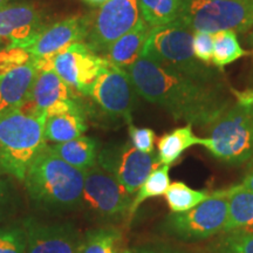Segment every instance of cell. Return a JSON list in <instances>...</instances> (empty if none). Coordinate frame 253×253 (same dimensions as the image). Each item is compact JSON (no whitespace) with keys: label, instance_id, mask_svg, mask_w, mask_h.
<instances>
[{"label":"cell","instance_id":"obj_1","mask_svg":"<svg viewBox=\"0 0 253 253\" xmlns=\"http://www.w3.org/2000/svg\"><path fill=\"white\" fill-rule=\"evenodd\" d=\"M136 93L190 125H213L230 108L216 84L197 80L141 55L126 69Z\"/></svg>","mask_w":253,"mask_h":253},{"label":"cell","instance_id":"obj_2","mask_svg":"<svg viewBox=\"0 0 253 253\" xmlns=\"http://www.w3.org/2000/svg\"><path fill=\"white\" fill-rule=\"evenodd\" d=\"M24 183L38 203L69 209L81 202L84 171L69 166L46 144L28 167Z\"/></svg>","mask_w":253,"mask_h":253},{"label":"cell","instance_id":"obj_3","mask_svg":"<svg viewBox=\"0 0 253 253\" xmlns=\"http://www.w3.org/2000/svg\"><path fill=\"white\" fill-rule=\"evenodd\" d=\"M46 116L20 108L0 113V168L23 181L34 157L45 148Z\"/></svg>","mask_w":253,"mask_h":253},{"label":"cell","instance_id":"obj_4","mask_svg":"<svg viewBox=\"0 0 253 253\" xmlns=\"http://www.w3.org/2000/svg\"><path fill=\"white\" fill-rule=\"evenodd\" d=\"M194 33L177 19L153 27L141 55L197 80L211 81L214 73L195 56Z\"/></svg>","mask_w":253,"mask_h":253},{"label":"cell","instance_id":"obj_5","mask_svg":"<svg viewBox=\"0 0 253 253\" xmlns=\"http://www.w3.org/2000/svg\"><path fill=\"white\" fill-rule=\"evenodd\" d=\"M202 145L224 163H249L253 158V104L236 103L227 108Z\"/></svg>","mask_w":253,"mask_h":253},{"label":"cell","instance_id":"obj_6","mask_svg":"<svg viewBox=\"0 0 253 253\" xmlns=\"http://www.w3.org/2000/svg\"><path fill=\"white\" fill-rule=\"evenodd\" d=\"M177 20L192 32L244 33L253 27V0H181Z\"/></svg>","mask_w":253,"mask_h":253},{"label":"cell","instance_id":"obj_7","mask_svg":"<svg viewBox=\"0 0 253 253\" xmlns=\"http://www.w3.org/2000/svg\"><path fill=\"white\" fill-rule=\"evenodd\" d=\"M229 201L224 191H217L184 212H172L163 223L168 235L176 238L196 242L213 237L223 232L227 220Z\"/></svg>","mask_w":253,"mask_h":253},{"label":"cell","instance_id":"obj_8","mask_svg":"<svg viewBox=\"0 0 253 253\" xmlns=\"http://www.w3.org/2000/svg\"><path fill=\"white\" fill-rule=\"evenodd\" d=\"M88 17L89 25L84 42L103 56L114 41L137 24L142 14L138 0H107Z\"/></svg>","mask_w":253,"mask_h":253},{"label":"cell","instance_id":"obj_9","mask_svg":"<svg viewBox=\"0 0 253 253\" xmlns=\"http://www.w3.org/2000/svg\"><path fill=\"white\" fill-rule=\"evenodd\" d=\"M97 164L116 178L130 195L137 192L148 176L161 167L158 154H145L131 143L106 148L97 155Z\"/></svg>","mask_w":253,"mask_h":253},{"label":"cell","instance_id":"obj_10","mask_svg":"<svg viewBox=\"0 0 253 253\" xmlns=\"http://www.w3.org/2000/svg\"><path fill=\"white\" fill-rule=\"evenodd\" d=\"M89 17L73 15L45 27L23 48L32 56L38 71L53 68V59L73 43L84 41Z\"/></svg>","mask_w":253,"mask_h":253},{"label":"cell","instance_id":"obj_11","mask_svg":"<svg viewBox=\"0 0 253 253\" xmlns=\"http://www.w3.org/2000/svg\"><path fill=\"white\" fill-rule=\"evenodd\" d=\"M107 62L103 56L80 41L63 49L53 59V69L75 96H88Z\"/></svg>","mask_w":253,"mask_h":253},{"label":"cell","instance_id":"obj_12","mask_svg":"<svg viewBox=\"0 0 253 253\" xmlns=\"http://www.w3.org/2000/svg\"><path fill=\"white\" fill-rule=\"evenodd\" d=\"M136 94L128 72L107 62L88 96L107 115L131 123Z\"/></svg>","mask_w":253,"mask_h":253},{"label":"cell","instance_id":"obj_13","mask_svg":"<svg viewBox=\"0 0 253 253\" xmlns=\"http://www.w3.org/2000/svg\"><path fill=\"white\" fill-rule=\"evenodd\" d=\"M116 178L99 166L84 171L82 199L84 205L102 218H114L129 213L131 198Z\"/></svg>","mask_w":253,"mask_h":253},{"label":"cell","instance_id":"obj_14","mask_svg":"<svg viewBox=\"0 0 253 253\" xmlns=\"http://www.w3.org/2000/svg\"><path fill=\"white\" fill-rule=\"evenodd\" d=\"M45 27L39 9L30 2L0 7V40L8 46L23 48Z\"/></svg>","mask_w":253,"mask_h":253},{"label":"cell","instance_id":"obj_15","mask_svg":"<svg viewBox=\"0 0 253 253\" xmlns=\"http://www.w3.org/2000/svg\"><path fill=\"white\" fill-rule=\"evenodd\" d=\"M74 97L77 96L54 69H40L34 78L26 101L19 108L30 115L46 116L52 107Z\"/></svg>","mask_w":253,"mask_h":253},{"label":"cell","instance_id":"obj_16","mask_svg":"<svg viewBox=\"0 0 253 253\" xmlns=\"http://www.w3.org/2000/svg\"><path fill=\"white\" fill-rule=\"evenodd\" d=\"M26 253H79L80 244L75 231L69 226L27 220Z\"/></svg>","mask_w":253,"mask_h":253},{"label":"cell","instance_id":"obj_17","mask_svg":"<svg viewBox=\"0 0 253 253\" xmlns=\"http://www.w3.org/2000/svg\"><path fill=\"white\" fill-rule=\"evenodd\" d=\"M87 123L84 112L74 99L52 107L46 113L45 137L53 143H63L84 136Z\"/></svg>","mask_w":253,"mask_h":253},{"label":"cell","instance_id":"obj_18","mask_svg":"<svg viewBox=\"0 0 253 253\" xmlns=\"http://www.w3.org/2000/svg\"><path fill=\"white\" fill-rule=\"evenodd\" d=\"M37 73L31 60L0 78V113L19 108L26 101Z\"/></svg>","mask_w":253,"mask_h":253},{"label":"cell","instance_id":"obj_19","mask_svg":"<svg viewBox=\"0 0 253 253\" xmlns=\"http://www.w3.org/2000/svg\"><path fill=\"white\" fill-rule=\"evenodd\" d=\"M151 28L142 17L130 31L114 41L103 54V58L120 68H129L141 56Z\"/></svg>","mask_w":253,"mask_h":253},{"label":"cell","instance_id":"obj_20","mask_svg":"<svg viewBox=\"0 0 253 253\" xmlns=\"http://www.w3.org/2000/svg\"><path fill=\"white\" fill-rule=\"evenodd\" d=\"M48 147L66 163L82 171H87L97 164L96 142L84 135L63 143L48 144Z\"/></svg>","mask_w":253,"mask_h":253},{"label":"cell","instance_id":"obj_21","mask_svg":"<svg viewBox=\"0 0 253 253\" xmlns=\"http://www.w3.org/2000/svg\"><path fill=\"white\" fill-rule=\"evenodd\" d=\"M203 140L204 137H198L194 134L192 125L190 123L184 126L173 129L172 131L163 135L157 141V154L161 164L171 167L172 163L179 160L184 151L194 145H202Z\"/></svg>","mask_w":253,"mask_h":253},{"label":"cell","instance_id":"obj_22","mask_svg":"<svg viewBox=\"0 0 253 253\" xmlns=\"http://www.w3.org/2000/svg\"><path fill=\"white\" fill-rule=\"evenodd\" d=\"M223 191L229 201L227 220L223 232L253 229V192L237 185Z\"/></svg>","mask_w":253,"mask_h":253},{"label":"cell","instance_id":"obj_23","mask_svg":"<svg viewBox=\"0 0 253 253\" xmlns=\"http://www.w3.org/2000/svg\"><path fill=\"white\" fill-rule=\"evenodd\" d=\"M125 244L122 233L115 229L90 231L80 244L79 253H131Z\"/></svg>","mask_w":253,"mask_h":253},{"label":"cell","instance_id":"obj_24","mask_svg":"<svg viewBox=\"0 0 253 253\" xmlns=\"http://www.w3.org/2000/svg\"><path fill=\"white\" fill-rule=\"evenodd\" d=\"M250 52L243 49L235 31H220L213 34L212 65L219 69L237 61Z\"/></svg>","mask_w":253,"mask_h":253},{"label":"cell","instance_id":"obj_25","mask_svg":"<svg viewBox=\"0 0 253 253\" xmlns=\"http://www.w3.org/2000/svg\"><path fill=\"white\" fill-rule=\"evenodd\" d=\"M170 166H161L157 169H155L153 172L148 176L141 188L137 190L135 198L132 199L130 209H129V220L134 217V214L137 209L141 207L142 203H144L147 199L160 197V196H164L166 191L169 188L170 183Z\"/></svg>","mask_w":253,"mask_h":253},{"label":"cell","instance_id":"obj_26","mask_svg":"<svg viewBox=\"0 0 253 253\" xmlns=\"http://www.w3.org/2000/svg\"><path fill=\"white\" fill-rule=\"evenodd\" d=\"M142 17L151 27L172 23L178 18L181 0H138Z\"/></svg>","mask_w":253,"mask_h":253},{"label":"cell","instance_id":"obj_27","mask_svg":"<svg viewBox=\"0 0 253 253\" xmlns=\"http://www.w3.org/2000/svg\"><path fill=\"white\" fill-rule=\"evenodd\" d=\"M210 194L207 191H198L190 188L183 182H173L164 194L166 201L172 212H184L191 210L202 202H204Z\"/></svg>","mask_w":253,"mask_h":253},{"label":"cell","instance_id":"obj_28","mask_svg":"<svg viewBox=\"0 0 253 253\" xmlns=\"http://www.w3.org/2000/svg\"><path fill=\"white\" fill-rule=\"evenodd\" d=\"M217 253H253V229L225 232L218 240Z\"/></svg>","mask_w":253,"mask_h":253},{"label":"cell","instance_id":"obj_29","mask_svg":"<svg viewBox=\"0 0 253 253\" xmlns=\"http://www.w3.org/2000/svg\"><path fill=\"white\" fill-rule=\"evenodd\" d=\"M0 253H26L24 226H6L0 229Z\"/></svg>","mask_w":253,"mask_h":253},{"label":"cell","instance_id":"obj_30","mask_svg":"<svg viewBox=\"0 0 253 253\" xmlns=\"http://www.w3.org/2000/svg\"><path fill=\"white\" fill-rule=\"evenodd\" d=\"M128 125L129 137H130L131 144L134 145L136 149L145 154L154 153V144L155 140H156V135H155L153 129L138 128V126H134L132 123H128Z\"/></svg>","mask_w":253,"mask_h":253},{"label":"cell","instance_id":"obj_31","mask_svg":"<svg viewBox=\"0 0 253 253\" xmlns=\"http://www.w3.org/2000/svg\"><path fill=\"white\" fill-rule=\"evenodd\" d=\"M194 53L196 58L205 65L212 62L213 34L207 32H195Z\"/></svg>","mask_w":253,"mask_h":253},{"label":"cell","instance_id":"obj_32","mask_svg":"<svg viewBox=\"0 0 253 253\" xmlns=\"http://www.w3.org/2000/svg\"><path fill=\"white\" fill-rule=\"evenodd\" d=\"M237 186L240 189H245L253 192V158L248 163V170H246L244 179Z\"/></svg>","mask_w":253,"mask_h":253},{"label":"cell","instance_id":"obj_33","mask_svg":"<svg viewBox=\"0 0 253 253\" xmlns=\"http://www.w3.org/2000/svg\"><path fill=\"white\" fill-rule=\"evenodd\" d=\"M232 93H233V96L236 97L237 103L253 104V88L252 89H246L243 91L232 89Z\"/></svg>","mask_w":253,"mask_h":253},{"label":"cell","instance_id":"obj_34","mask_svg":"<svg viewBox=\"0 0 253 253\" xmlns=\"http://www.w3.org/2000/svg\"><path fill=\"white\" fill-rule=\"evenodd\" d=\"M131 253H183L179 251H162V250H153V249H136L132 250Z\"/></svg>","mask_w":253,"mask_h":253},{"label":"cell","instance_id":"obj_35","mask_svg":"<svg viewBox=\"0 0 253 253\" xmlns=\"http://www.w3.org/2000/svg\"><path fill=\"white\" fill-rule=\"evenodd\" d=\"M84 1H86L90 5H101L103 4L104 1H107V0H84Z\"/></svg>","mask_w":253,"mask_h":253},{"label":"cell","instance_id":"obj_36","mask_svg":"<svg viewBox=\"0 0 253 253\" xmlns=\"http://www.w3.org/2000/svg\"><path fill=\"white\" fill-rule=\"evenodd\" d=\"M1 172H2V169L0 168V197L2 196V191H4V181H2Z\"/></svg>","mask_w":253,"mask_h":253},{"label":"cell","instance_id":"obj_37","mask_svg":"<svg viewBox=\"0 0 253 253\" xmlns=\"http://www.w3.org/2000/svg\"><path fill=\"white\" fill-rule=\"evenodd\" d=\"M6 46H8L7 43H5L4 41H1V40H0V55H1V52H2V49H4Z\"/></svg>","mask_w":253,"mask_h":253},{"label":"cell","instance_id":"obj_38","mask_svg":"<svg viewBox=\"0 0 253 253\" xmlns=\"http://www.w3.org/2000/svg\"><path fill=\"white\" fill-rule=\"evenodd\" d=\"M249 42H250V45H251L252 47H253V32L251 34H250V37H249Z\"/></svg>","mask_w":253,"mask_h":253},{"label":"cell","instance_id":"obj_39","mask_svg":"<svg viewBox=\"0 0 253 253\" xmlns=\"http://www.w3.org/2000/svg\"><path fill=\"white\" fill-rule=\"evenodd\" d=\"M6 4H8V0H0V7H2Z\"/></svg>","mask_w":253,"mask_h":253}]
</instances>
